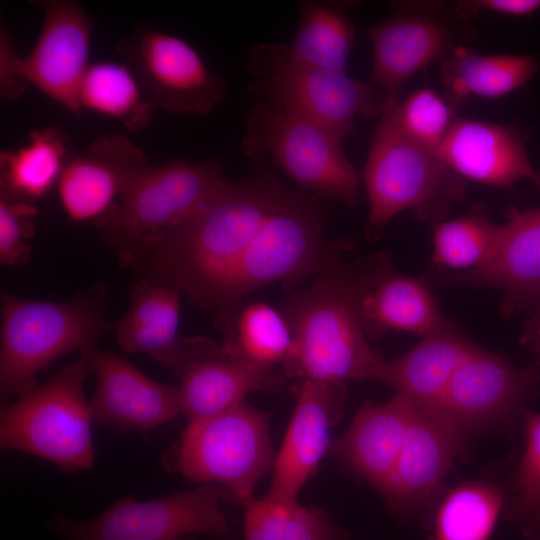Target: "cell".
<instances>
[{"label": "cell", "instance_id": "cell-2", "mask_svg": "<svg viewBox=\"0 0 540 540\" xmlns=\"http://www.w3.org/2000/svg\"><path fill=\"white\" fill-rule=\"evenodd\" d=\"M368 261L347 265L294 288L281 309L293 344L282 365L286 375L306 380L380 381L385 360L367 341L361 296Z\"/></svg>", "mask_w": 540, "mask_h": 540}, {"label": "cell", "instance_id": "cell-37", "mask_svg": "<svg viewBox=\"0 0 540 540\" xmlns=\"http://www.w3.org/2000/svg\"><path fill=\"white\" fill-rule=\"evenodd\" d=\"M540 8V0H474L460 1L453 12L461 20H468L480 10H486L511 16H524Z\"/></svg>", "mask_w": 540, "mask_h": 540}, {"label": "cell", "instance_id": "cell-22", "mask_svg": "<svg viewBox=\"0 0 540 540\" xmlns=\"http://www.w3.org/2000/svg\"><path fill=\"white\" fill-rule=\"evenodd\" d=\"M361 314L370 337L389 330L425 336L450 323L424 279L392 271L389 262L382 257L368 261Z\"/></svg>", "mask_w": 540, "mask_h": 540}, {"label": "cell", "instance_id": "cell-31", "mask_svg": "<svg viewBox=\"0 0 540 540\" xmlns=\"http://www.w3.org/2000/svg\"><path fill=\"white\" fill-rule=\"evenodd\" d=\"M231 315L235 318H221L226 328V350L261 368L273 369L285 363L293 339L281 311L265 302H255Z\"/></svg>", "mask_w": 540, "mask_h": 540}, {"label": "cell", "instance_id": "cell-10", "mask_svg": "<svg viewBox=\"0 0 540 540\" xmlns=\"http://www.w3.org/2000/svg\"><path fill=\"white\" fill-rule=\"evenodd\" d=\"M226 492L201 484L147 501L126 497L89 520L53 514L48 528L63 540H177L187 535L226 537L230 530L220 509Z\"/></svg>", "mask_w": 540, "mask_h": 540}, {"label": "cell", "instance_id": "cell-11", "mask_svg": "<svg viewBox=\"0 0 540 540\" xmlns=\"http://www.w3.org/2000/svg\"><path fill=\"white\" fill-rule=\"evenodd\" d=\"M116 49L155 106L167 112L205 116L227 94V82L177 36L140 26Z\"/></svg>", "mask_w": 540, "mask_h": 540}, {"label": "cell", "instance_id": "cell-26", "mask_svg": "<svg viewBox=\"0 0 540 540\" xmlns=\"http://www.w3.org/2000/svg\"><path fill=\"white\" fill-rule=\"evenodd\" d=\"M529 55H483L463 45L440 61L446 98L456 107L469 96L500 98L526 84L539 70Z\"/></svg>", "mask_w": 540, "mask_h": 540}, {"label": "cell", "instance_id": "cell-5", "mask_svg": "<svg viewBox=\"0 0 540 540\" xmlns=\"http://www.w3.org/2000/svg\"><path fill=\"white\" fill-rule=\"evenodd\" d=\"M370 211L369 237L376 238L398 213L440 220L464 196L463 178L433 152L406 137L389 112L380 117L363 170Z\"/></svg>", "mask_w": 540, "mask_h": 540}, {"label": "cell", "instance_id": "cell-38", "mask_svg": "<svg viewBox=\"0 0 540 540\" xmlns=\"http://www.w3.org/2000/svg\"><path fill=\"white\" fill-rule=\"evenodd\" d=\"M524 343L535 353L538 358L537 364L540 365V316L529 327L524 338Z\"/></svg>", "mask_w": 540, "mask_h": 540}, {"label": "cell", "instance_id": "cell-27", "mask_svg": "<svg viewBox=\"0 0 540 540\" xmlns=\"http://www.w3.org/2000/svg\"><path fill=\"white\" fill-rule=\"evenodd\" d=\"M181 293L174 288L141 279L130 290L127 312L113 328L126 353H147L152 358L177 341Z\"/></svg>", "mask_w": 540, "mask_h": 540}, {"label": "cell", "instance_id": "cell-32", "mask_svg": "<svg viewBox=\"0 0 540 540\" xmlns=\"http://www.w3.org/2000/svg\"><path fill=\"white\" fill-rule=\"evenodd\" d=\"M244 508V540H344L347 537V532L317 507L253 497Z\"/></svg>", "mask_w": 540, "mask_h": 540}, {"label": "cell", "instance_id": "cell-30", "mask_svg": "<svg viewBox=\"0 0 540 540\" xmlns=\"http://www.w3.org/2000/svg\"><path fill=\"white\" fill-rule=\"evenodd\" d=\"M504 507L505 493L497 485L460 483L441 497L428 540H488Z\"/></svg>", "mask_w": 540, "mask_h": 540}, {"label": "cell", "instance_id": "cell-13", "mask_svg": "<svg viewBox=\"0 0 540 540\" xmlns=\"http://www.w3.org/2000/svg\"><path fill=\"white\" fill-rule=\"evenodd\" d=\"M540 387V365L517 368L475 346L450 380L441 407L467 433L523 420Z\"/></svg>", "mask_w": 540, "mask_h": 540}, {"label": "cell", "instance_id": "cell-28", "mask_svg": "<svg viewBox=\"0 0 540 540\" xmlns=\"http://www.w3.org/2000/svg\"><path fill=\"white\" fill-rule=\"evenodd\" d=\"M350 1L303 0L290 53L297 60L322 69L346 72L355 39L349 17Z\"/></svg>", "mask_w": 540, "mask_h": 540}, {"label": "cell", "instance_id": "cell-15", "mask_svg": "<svg viewBox=\"0 0 540 540\" xmlns=\"http://www.w3.org/2000/svg\"><path fill=\"white\" fill-rule=\"evenodd\" d=\"M466 434L441 407L415 405L396 464L380 491L393 512L429 522Z\"/></svg>", "mask_w": 540, "mask_h": 540}, {"label": "cell", "instance_id": "cell-35", "mask_svg": "<svg viewBox=\"0 0 540 540\" xmlns=\"http://www.w3.org/2000/svg\"><path fill=\"white\" fill-rule=\"evenodd\" d=\"M454 109L446 97L431 88H421L386 112L406 137L438 154L454 120Z\"/></svg>", "mask_w": 540, "mask_h": 540}, {"label": "cell", "instance_id": "cell-3", "mask_svg": "<svg viewBox=\"0 0 540 540\" xmlns=\"http://www.w3.org/2000/svg\"><path fill=\"white\" fill-rule=\"evenodd\" d=\"M106 287L92 285L66 302L1 293L0 392L2 400L34 389L37 375L63 355L97 346L113 325L105 317Z\"/></svg>", "mask_w": 540, "mask_h": 540}, {"label": "cell", "instance_id": "cell-40", "mask_svg": "<svg viewBox=\"0 0 540 540\" xmlns=\"http://www.w3.org/2000/svg\"><path fill=\"white\" fill-rule=\"evenodd\" d=\"M535 538H536V540H540V532L537 534V536Z\"/></svg>", "mask_w": 540, "mask_h": 540}, {"label": "cell", "instance_id": "cell-1", "mask_svg": "<svg viewBox=\"0 0 540 540\" xmlns=\"http://www.w3.org/2000/svg\"><path fill=\"white\" fill-rule=\"evenodd\" d=\"M261 161L239 180L222 178L193 214L148 236L130 266L224 318L260 288L294 289L342 265L349 243L327 236V199L290 188Z\"/></svg>", "mask_w": 540, "mask_h": 540}, {"label": "cell", "instance_id": "cell-24", "mask_svg": "<svg viewBox=\"0 0 540 540\" xmlns=\"http://www.w3.org/2000/svg\"><path fill=\"white\" fill-rule=\"evenodd\" d=\"M476 345L457 327L423 336L402 356L385 361L380 381L421 407H438L455 371Z\"/></svg>", "mask_w": 540, "mask_h": 540}, {"label": "cell", "instance_id": "cell-29", "mask_svg": "<svg viewBox=\"0 0 540 540\" xmlns=\"http://www.w3.org/2000/svg\"><path fill=\"white\" fill-rule=\"evenodd\" d=\"M81 109L117 119L131 132L145 130L156 108L129 67L111 61L89 64L78 89Z\"/></svg>", "mask_w": 540, "mask_h": 540}, {"label": "cell", "instance_id": "cell-4", "mask_svg": "<svg viewBox=\"0 0 540 540\" xmlns=\"http://www.w3.org/2000/svg\"><path fill=\"white\" fill-rule=\"evenodd\" d=\"M246 71L249 93L257 101L299 114L343 140L353 133L356 116L381 117L386 108L381 90L344 71L303 63L288 44L253 43Z\"/></svg>", "mask_w": 540, "mask_h": 540}, {"label": "cell", "instance_id": "cell-23", "mask_svg": "<svg viewBox=\"0 0 540 540\" xmlns=\"http://www.w3.org/2000/svg\"><path fill=\"white\" fill-rule=\"evenodd\" d=\"M458 276L467 284L505 291L510 310L540 298V208L510 213L491 259Z\"/></svg>", "mask_w": 540, "mask_h": 540}, {"label": "cell", "instance_id": "cell-33", "mask_svg": "<svg viewBox=\"0 0 540 540\" xmlns=\"http://www.w3.org/2000/svg\"><path fill=\"white\" fill-rule=\"evenodd\" d=\"M501 227L479 212L437 223L433 262L464 272L484 266L495 253Z\"/></svg>", "mask_w": 540, "mask_h": 540}, {"label": "cell", "instance_id": "cell-25", "mask_svg": "<svg viewBox=\"0 0 540 540\" xmlns=\"http://www.w3.org/2000/svg\"><path fill=\"white\" fill-rule=\"evenodd\" d=\"M72 156L62 128L51 124L30 131L24 145L0 151V197L35 203L57 186Z\"/></svg>", "mask_w": 540, "mask_h": 540}, {"label": "cell", "instance_id": "cell-36", "mask_svg": "<svg viewBox=\"0 0 540 540\" xmlns=\"http://www.w3.org/2000/svg\"><path fill=\"white\" fill-rule=\"evenodd\" d=\"M34 203L0 197V263L16 266L29 260L31 249L27 241L36 231Z\"/></svg>", "mask_w": 540, "mask_h": 540}, {"label": "cell", "instance_id": "cell-18", "mask_svg": "<svg viewBox=\"0 0 540 540\" xmlns=\"http://www.w3.org/2000/svg\"><path fill=\"white\" fill-rule=\"evenodd\" d=\"M345 393L344 382H302L294 412L276 453L266 497L284 504L298 503L299 492L330 449V429L342 413Z\"/></svg>", "mask_w": 540, "mask_h": 540}, {"label": "cell", "instance_id": "cell-9", "mask_svg": "<svg viewBox=\"0 0 540 540\" xmlns=\"http://www.w3.org/2000/svg\"><path fill=\"white\" fill-rule=\"evenodd\" d=\"M218 159H174L150 164L129 183L109 211L95 224L118 260L129 266L142 242L193 214L222 180Z\"/></svg>", "mask_w": 540, "mask_h": 540}, {"label": "cell", "instance_id": "cell-6", "mask_svg": "<svg viewBox=\"0 0 540 540\" xmlns=\"http://www.w3.org/2000/svg\"><path fill=\"white\" fill-rule=\"evenodd\" d=\"M275 459L268 415L242 400L189 422L164 464L191 482L221 487L244 506L258 481L273 470Z\"/></svg>", "mask_w": 540, "mask_h": 540}, {"label": "cell", "instance_id": "cell-17", "mask_svg": "<svg viewBox=\"0 0 540 540\" xmlns=\"http://www.w3.org/2000/svg\"><path fill=\"white\" fill-rule=\"evenodd\" d=\"M96 378L93 423L118 431L147 432L181 413L176 387L151 379L126 359L90 347L81 353Z\"/></svg>", "mask_w": 540, "mask_h": 540}, {"label": "cell", "instance_id": "cell-8", "mask_svg": "<svg viewBox=\"0 0 540 540\" xmlns=\"http://www.w3.org/2000/svg\"><path fill=\"white\" fill-rule=\"evenodd\" d=\"M241 152L255 161L270 157L273 167L304 191L349 208L359 203L358 176L342 140L279 105L255 103L245 117Z\"/></svg>", "mask_w": 540, "mask_h": 540}, {"label": "cell", "instance_id": "cell-39", "mask_svg": "<svg viewBox=\"0 0 540 540\" xmlns=\"http://www.w3.org/2000/svg\"><path fill=\"white\" fill-rule=\"evenodd\" d=\"M177 540H192V539H189V538H186V537H183V538H179Z\"/></svg>", "mask_w": 540, "mask_h": 540}, {"label": "cell", "instance_id": "cell-20", "mask_svg": "<svg viewBox=\"0 0 540 540\" xmlns=\"http://www.w3.org/2000/svg\"><path fill=\"white\" fill-rule=\"evenodd\" d=\"M438 156L461 178L500 188L527 178L540 188V172L532 167L519 133L509 126L454 119Z\"/></svg>", "mask_w": 540, "mask_h": 540}, {"label": "cell", "instance_id": "cell-14", "mask_svg": "<svg viewBox=\"0 0 540 540\" xmlns=\"http://www.w3.org/2000/svg\"><path fill=\"white\" fill-rule=\"evenodd\" d=\"M153 359L180 380L181 413L188 423L222 412L248 393L282 384L274 369L253 365L204 337L180 338Z\"/></svg>", "mask_w": 540, "mask_h": 540}, {"label": "cell", "instance_id": "cell-34", "mask_svg": "<svg viewBox=\"0 0 540 540\" xmlns=\"http://www.w3.org/2000/svg\"><path fill=\"white\" fill-rule=\"evenodd\" d=\"M522 429L525 446L505 495L504 510L528 538L540 532V413L528 410Z\"/></svg>", "mask_w": 540, "mask_h": 540}, {"label": "cell", "instance_id": "cell-19", "mask_svg": "<svg viewBox=\"0 0 540 540\" xmlns=\"http://www.w3.org/2000/svg\"><path fill=\"white\" fill-rule=\"evenodd\" d=\"M149 165L144 151L127 136L102 134L66 164L57 184L61 206L75 222H96Z\"/></svg>", "mask_w": 540, "mask_h": 540}, {"label": "cell", "instance_id": "cell-21", "mask_svg": "<svg viewBox=\"0 0 540 540\" xmlns=\"http://www.w3.org/2000/svg\"><path fill=\"white\" fill-rule=\"evenodd\" d=\"M415 404L395 393L385 403H365L330 453L381 491L398 459Z\"/></svg>", "mask_w": 540, "mask_h": 540}, {"label": "cell", "instance_id": "cell-16", "mask_svg": "<svg viewBox=\"0 0 540 540\" xmlns=\"http://www.w3.org/2000/svg\"><path fill=\"white\" fill-rule=\"evenodd\" d=\"M394 12L371 26L373 49L369 83L383 92L385 111L400 102L403 83L433 61L442 59L459 41L471 36L465 27L431 8L394 4ZM458 18V17H456Z\"/></svg>", "mask_w": 540, "mask_h": 540}, {"label": "cell", "instance_id": "cell-7", "mask_svg": "<svg viewBox=\"0 0 540 540\" xmlns=\"http://www.w3.org/2000/svg\"><path fill=\"white\" fill-rule=\"evenodd\" d=\"M90 368L83 355L47 382L4 405L0 446L44 459L66 473L95 461L90 403L84 382Z\"/></svg>", "mask_w": 540, "mask_h": 540}, {"label": "cell", "instance_id": "cell-12", "mask_svg": "<svg viewBox=\"0 0 540 540\" xmlns=\"http://www.w3.org/2000/svg\"><path fill=\"white\" fill-rule=\"evenodd\" d=\"M43 10L39 36L24 57L18 55L9 35L1 48L18 78L34 86L66 110L80 116L78 89L89 63L95 20L76 0L30 1Z\"/></svg>", "mask_w": 540, "mask_h": 540}]
</instances>
